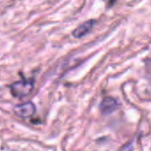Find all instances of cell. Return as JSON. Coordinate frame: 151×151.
<instances>
[{"label":"cell","instance_id":"6da1fadb","mask_svg":"<svg viewBox=\"0 0 151 151\" xmlns=\"http://www.w3.org/2000/svg\"><path fill=\"white\" fill-rule=\"evenodd\" d=\"M11 92L13 96L18 98H23L29 96L34 89L33 80H21L12 83L10 86Z\"/></svg>","mask_w":151,"mask_h":151},{"label":"cell","instance_id":"7a4b0ae2","mask_svg":"<svg viewBox=\"0 0 151 151\" xmlns=\"http://www.w3.org/2000/svg\"><path fill=\"white\" fill-rule=\"evenodd\" d=\"M36 111L35 105L32 102H27L21 104H17L13 107L14 113L22 119H26L28 117H31L35 114Z\"/></svg>","mask_w":151,"mask_h":151},{"label":"cell","instance_id":"3957f363","mask_svg":"<svg viewBox=\"0 0 151 151\" xmlns=\"http://www.w3.org/2000/svg\"><path fill=\"white\" fill-rule=\"evenodd\" d=\"M96 23V20L94 19H89V20H87L85 21L84 23H82L81 26H79L73 32V37L75 38H81V37H83L85 35H87L88 33H89L94 25Z\"/></svg>","mask_w":151,"mask_h":151},{"label":"cell","instance_id":"277c9868","mask_svg":"<svg viewBox=\"0 0 151 151\" xmlns=\"http://www.w3.org/2000/svg\"><path fill=\"white\" fill-rule=\"evenodd\" d=\"M99 108L103 114H111L118 108V103L115 99L111 97H106L101 102Z\"/></svg>","mask_w":151,"mask_h":151}]
</instances>
